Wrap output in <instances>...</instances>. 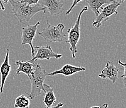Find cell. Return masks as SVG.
Wrapping results in <instances>:
<instances>
[{
	"instance_id": "1",
	"label": "cell",
	"mask_w": 126,
	"mask_h": 108,
	"mask_svg": "<svg viewBox=\"0 0 126 108\" xmlns=\"http://www.w3.org/2000/svg\"><path fill=\"white\" fill-rule=\"evenodd\" d=\"M9 1L12 8L11 13L14 14L20 23H26L27 24H29L30 20L36 13L40 11H43V13L45 12L46 9L39 3L35 5H29L18 0H10Z\"/></svg>"
},
{
	"instance_id": "2",
	"label": "cell",
	"mask_w": 126,
	"mask_h": 108,
	"mask_svg": "<svg viewBox=\"0 0 126 108\" xmlns=\"http://www.w3.org/2000/svg\"><path fill=\"white\" fill-rule=\"evenodd\" d=\"M47 76V71L43 69L40 64L35 63L33 71L29 77L32 90L31 93L28 94V98L33 99L36 96L40 95L42 91L44 92L43 84Z\"/></svg>"
},
{
	"instance_id": "3",
	"label": "cell",
	"mask_w": 126,
	"mask_h": 108,
	"mask_svg": "<svg viewBox=\"0 0 126 108\" xmlns=\"http://www.w3.org/2000/svg\"><path fill=\"white\" fill-rule=\"evenodd\" d=\"M89 8L87 6H85L80 12L78 18L75 21V24L67 31L68 40L66 43L70 44V51L72 53V58H76V53H77V43L80 37V20L82 15L85 11H87Z\"/></svg>"
},
{
	"instance_id": "4",
	"label": "cell",
	"mask_w": 126,
	"mask_h": 108,
	"mask_svg": "<svg viewBox=\"0 0 126 108\" xmlns=\"http://www.w3.org/2000/svg\"><path fill=\"white\" fill-rule=\"evenodd\" d=\"M48 26L44 28L38 35L43 37L49 43H61L65 38L66 34L63 32L65 26L59 23L57 26H52L49 23L47 18H46Z\"/></svg>"
},
{
	"instance_id": "5",
	"label": "cell",
	"mask_w": 126,
	"mask_h": 108,
	"mask_svg": "<svg viewBox=\"0 0 126 108\" xmlns=\"http://www.w3.org/2000/svg\"><path fill=\"white\" fill-rule=\"evenodd\" d=\"M122 4L121 1L115 0L114 2L108 4L105 7L101 8V11H99V14L97 16L95 20L93 21L92 26L98 29L101 26L102 23L103 21H107L109 19V17L113 14H117L118 12L117 9L119 6Z\"/></svg>"
},
{
	"instance_id": "6",
	"label": "cell",
	"mask_w": 126,
	"mask_h": 108,
	"mask_svg": "<svg viewBox=\"0 0 126 108\" xmlns=\"http://www.w3.org/2000/svg\"><path fill=\"white\" fill-rule=\"evenodd\" d=\"M40 22L38 21L35 24H27V26L22 28L21 35V45L28 44L31 48V53L32 58L35 56V48L33 45V41L36 36L38 27L40 25Z\"/></svg>"
},
{
	"instance_id": "7",
	"label": "cell",
	"mask_w": 126,
	"mask_h": 108,
	"mask_svg": "<svg viewBox=\"0 0 126 108\" xmlns=\"http://www.w3.org/2000/svg\"><path fill=\"white\" fill-rule=\"evenodd\" d=\"M34 48L37 49V53L32 58L30 59L28 61L30 62H35L37 60H49L50 58H55L57 60L61 58L62 55L55 53L52 50L50 45L43 46H35Z\"/></svg>"
},
{
	"instance_id": "8",
	"label": "cell",
	"mask_w": 126,
	"mask_h": 108,
	"mask_svg": "<svg viewBox=\"0 0 126 108\" xmlns=\"http://www.w3.org/2000/svg\"><path fill=\"white\" fill-rule=\"evenodd\" d=\"M39 2V4L47 9L52 16L58 15L63 11V0H40Z\"/></svg>"
},
{
	"instance_id": "9",
	"label": "cell",
	"mask_w": 126,
	"mask_h": 108,
	"mask_svg": "<svg viewBox=\"0 0 126 108\" xmlns=\"http://www.w3.org/2000/svg\"><path fill=\"white\" fill-rule=\"evenodd\" d=\"M119 72V68L115 66L112 62L108 61L105 67L102 71L101 73L98 75V77L102 79H109L112 83L114 84L118 79Z\"/></svg>"
},
{
	"instance_id": "10",
	"label": "cell",
	"mask_w": 126,
	"mask_h": 108,
	"mask_svg": "<svg viewBox=\"0 0 126 108\" xmlns=\"http://www.w3.org/2000/svg\"><path fill=\"white\" fill-rule=\"evenodd\" d=\"M9 54H10V45H8L6 49V54L5 58L0 67V74L1 76V86H0V93H3L4 86L5 84L6 80L7 79L8 76L10 74L11 71V66L9 62Z\"/></svg>"
},
{
	"instance_id": "11",
	"label": "cell",
	"mask_w": 126,
	"mask_h": 108,
	"mask_svg": "<svg viewBox=\"0 0 126 108\" xmlns=\"http://www.w3.org/2000/svg\"><path fill=\"white\" fill-rule=\"evenodd\" d=\"M86 68L80 66H75L71 65V64H67L64 65L60 69L56 70L50 73H47V76H53L57 74L63 75L65 76H70L77 72H80V71H85Z\"/></svg>"
},
{
	"instance_id": "12",
	"label": "cell",
	"mask_w": 126,
	"mask_h": 108,
	"mask_svg": "<svg viewBox=\"0 0 126 108\" xmlns=\"http://www.w3.org/2000/svg\"><path fill=\"white\" fill-rule=\"evenodd\" d=\"M43 87H44L45 90L43 103H44L47 108H51L55 103L56 100H57L54 91H53V89L52 87L46 83L43 84Z\"/></svg>"
},
{
	"instance_id": "13",
	"label": "cell",
	"mask_w": 126,
	"mask_h": 108,
	"mask_svg": "<svg viewBox=\"0 0 126 108\" xmlns=\"http://www.w3.org/2000/svg\"><path fill=\"white\" fill-rule=\"evenodd\" d=\"M16 65L18 66V68L16 70V74L19 75L21 72L25 74L29 78L32 74L35 62H30L29 61H17L15 62Z\"/></svg>"
},
{
	"instance_id": "14",
	"label": "cell",
	"mask_w": 126,
	"mask_h": 108,
	"mask_svg": "<svg viewBox=\"0 0 126 108\" xmlns=\"http://www.w3.org/2000/svg\"><path fill=\"white\" fill-rule=\"evenodd\" d=\"M90 6L92 11L94 12L95 17L99 14V10L104 4H108L115 0H85Z\"/></svg>"
},
{
	"instance_id": "15",
	"label": "cell",
	"mask_w": 126,
	"mask_h": 108,
	"mask_svg": "<svg viewBox=\"0 0 126 108\" xmlns=\"http://www.w3.org/2000/svg\"><path fill=\"white\" fill-rule=\"evenodd\" d=\"M30 101L25 94H21L15 99V107L16 108H29Z\"/></svg>"
},
{
	"instance_id": "16",
	"label": "cell",
	"mask_w": 126,
	"mask_h": 108,
	"mask_svg": "<svg viewBox=\"0 0 126 108\" xmlns=\"http://www.w3.org/2000/svg\"><path fill=\"white\" fill-rule=\"evenodd\" d=\"M118 63H119L120 65L122 66L124 68V73L123 75L121 76V78H123V83H124V87H126V63H124V62H121L120 60L118 61Z\"/></svg>"
},
{
	"instance_id": "17",
	"label": "cell",
	"mask_w": 126,
	"mask_h": 108,
	"mask_svg": "<svg viewBox=\"0 0 126 108\" xmlns=\"http://www.w3.org/2000/svg\"><path fill=\"white\" fill-rule=\"evenodd\" d=\"M82 1H83V0H74V1H73V3H72V6H70V8H69V10H68V11L66 12V14H67V15L69 14L71 12V11H72V10L74 8V7H75V6H76L79 3H80V2Z\"/></svg>"
},
{
	"instance_id": "18",
	"label": "cell",
	"mask_w": 126,
	"mask_h": 108,
	"mask_svg": "<svg viewBox=\"0 0 126 108\" xmlns=\"http://www.w3.org/2000/svg\"><path fill=\"white\" fill-rule=\"evenodd\" d=\"M40 0H21V2L23 3H26L29 5H35L38 3Z\"/></svg>"
},
{
	"instance_id": "19",
	"label": "cell",
	"mask_w": 126,
	"mask_h": 108,
	"mask_svg": "<svg viewBox=\"0 0 126 108\" xmlns=\"http://www.w3.org/2000/svg\"><path fill=\"white\" fill-rule=\"evenodd\" d=\"M63 106V104L62 103H58L57 105L55 106H52V107H51V108H61Z\"/></svg>"
},
{
	"instance_id": "20",
	"label": "cell",
	"mask_w": 126,
	"mask_h": 108,
	"mask_svg": "<svg viewBox=\"0 0 126 108\" xmlns=\"http://www.w3.org/2000/svg\"><path fill=\"white\" fill-rule=\"evenodd\" d=\"M0 10H2V11H4V10H5L4 5H3V4L2 3V2H1V0H0Z\"/></svg>"
},
{
	"instance_id": "21",
	"label": "cell",
	"mask_w": 126,
	"mask_h": 108,
	"mask_svg": "<svg viewBox=\"0 0 126 108\" xmlns=\"http://www.w3.org/2000/svg\"><path fill=\"white\" fill-rule=\"evenodd\" d=\"M108 108V104L107 103H104L102 105L100 106V108Z\"/></svg>"
},
{
	"instance_id": "22",
	"label": "cell",
	"mask_w": 126,
	"mask_h": 108,
	"mask_svg": "<svg viewBox=\"0 0 126 108\" xmlns=\"http://www.w3.org/2000/svg\"><path fill=\"white\" fill-rule=\"evenodd\" d=\"M2 1H3V3H4V4H7L10 0H2Z\"/></svg>"
},
{
	"instance_id": "23",
	"label": "cell",
	"mask_w": 126,
	"mask_h": 108,
	"mask_svg": "<svg viewBox=\"0 0 126 108\" xmlns=\"http://www.w3.org/2000/svg\"><path fill=\"white\" fill-rule=\"evenodd\" d=\"M90 108H100V106H92Z\"/></svg>"
},
{
	"instance_id": "24",
	"label": "cell",
	"mask_w": 126,
	"mask_h": 108,
	"mask_svg": "<svg viewBox=\"0 0 126 108\" xmlns=\"http://www.w3.org/2000/svg\"><path fill=\"white\" fill-rule=\"evenodd\" d=\"M124 1H125V0H121L120 1L121 2V3H124Z\"/></svg>"
},
{
	"instance_id": "25",
	"label": "cell",
	"mask_w": 126,
	"mask_h": 108,
	"mask_svg": "<svg viewBox=\"0 0 126 108\" xmlns=\"http://www.w3.org/2000/svg\"><path fill=\"white\" fill-rule=\"evenodd\" d=\"M18 1H21V0H18Z\"/></svg>"
}]
</instances>
